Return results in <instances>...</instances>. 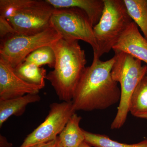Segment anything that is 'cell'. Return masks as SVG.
I'll list each match as a JSON object with an SVG mask.
<instances>
[{
	"label": "cell",
	"instance_id": "obj_1",
	"mask_svg": "<svg viewBox=\"0 0 147 147\" xmlns=\"http://www.w3.org/2000/svg\"><path fill=\"white\" fill-rule=\"evenodd\" d=\"M115 60V56L106 61L93 58L75 90L72 100L75 111L105 110L119 102L121 90L111 75Z\"/></svg>",
	"mask_w": 147,
	"mask_h": 147
},
{
	"label": "cell",
	"instance_id": "obj_2",
	"mask_svg": "<svg viewBox=\"0 0 147 147\" xmlns=\"http://www.w3.org/2000/svg\"><path fill=\"white\" fill-rule=\"evenodd\" d=\"M56 55L54 69L46 79L60 100L72 101L76 87L85 69L87 61L85 51L78 40L61 38L51 45Z\"/></svg>",
	"mask_w": 147,
	"mask_h": 147
},
{
	"label": "cell",
	"instance_id": "obj_3",
	"mask_svg": "<svg viewBox=\"0 0 147 147\" xmlns=\"http://www.w3.org/2000/svg\"><path fill=\"white\" fill-rule=\"evenodd\" d=\"M116 60L111 75L114 81L121 86V99L117 112L111 124V129L122 127L127 119L130 98L136 87L147 74V66L129 55L120 51H114Z\"/></svg>",
	"mask_w": 147,
	"mask_h": 147
},
{
	"label": "cell",
	"instance_id": "obj_4",
	"mask_svg": "<svg viewBox=\"0 0 147 147\" xmlns=\"http://www.w3.org/2000/svg\"><path fill=\"white\" fill-rule=\"evenodd\" d=\"M104 7L99 22L93 28L100 59L110 52L132 23L123 0H104Z\"/></svg>",
	"mask_w": 147,
	"mask_h": 147
},
{
	"label": "cell",
	"instance_id": "obj_5",
	"mask_svg": "<svg viewBox=\"0 0 147 147\" xmlns=\"http://www.w3.org/2000/svg\"><path fill=\"white\" fill-rule=\"evenodd\" d=\"M50 22L62 38L67 40H81L88 43L93 50L94 57L96 56L98 47L94 27L84 11L75 7L55 9Z\"/></svg>",
	"mask_w": 147,
	"mask_h": 147
},
{
	"label": "cell",
	"instance_id": "obj_6",
	"mask_svg": "<svg viewBox=\"0 0 147 147\" xmlns=\"http://www.w3.org/2000/svg\"><path fill=\"white\" fill-rule=\"evenodd\" d=\"M61 38L52 26L38 34L9 35L1 39L0 59L14 68L36 49L52 45Z\"/></svg>",
	"mask_w": 147,
	"mask_h": 147
},
{
	"label": "cell",
	"instance_id": "obj_7",
	"mask_svg": "<svg viewBox=\"0 0 147 147\" xmlns=\"http://www.w3.org/2000/svg\"><path fill=\"white\" fill-rule=\"evenodd\" d=\"M54 9L45 0H28L17 12L6 20L17 34H38L52 26L50 20Z\"/></svg>",
	"mask_w": 147,
	"mask_h": 147
},
{
	"label": "cell",
	"instance_id": "obj_8",
	"mask_svg": "<svg viewBox=\"0 0 147 147\" xmlns=\"http://www.w3.org/2000/svg\"><path fill=\"white\" fill-rule=\"evenodd\" d=\"M50 108L49 114L44 122L27 136L19 147H30L54 140L76 112L72 101L53 102Z\"/></svg>",
	"mask_w": 147,
	"mask_h": 147
},
{
	"label": "cell",
	"instance_id": "obj_9",
	"mask_svg": "<svg viewBox=\"0 0 147 147\" xmlns=\"http://www.w3.org/2000/svg\"><path fill=\"white\" fill-rule=\"evenodd\" d=\"M40 89L22 80L13 67L0 59V100L21 97L27 94H38Z\"/></svg>",
	"mask_w": 147,
	"mask_h": 147
},
{
	"label": "cell",
	"instance_id": "obj_10",
	"mask_svg": "<svg viewBox=\"0 0 147 147\" xmlns=\"http://www.w3.org/2000/svg\"><path fill=\"white\" fill-rule=\"evenodd\" d=\"M113 50L127 53L147 64V40L142 36L138 26L133 21L121 36Z\"/></svg>",
	"mask_w": 147,
	"mask_h": 147
},
{
	"label": "cell",
	"instance_id": "obj_11",
	"mask_svg": "<svg viewBox=\"0 0 147 147\" xmlns=\"http://www.w3.org/2000/svg\"><path fill=\"white\" fill-rule=\"evenodd\" d=\"M55 9L75 7L85 11L94 27L99 22L104 7V0H45Z\"/></svg>",
	"mask_w": 147,
	"mask_h": 147
},
{
	"label": "cell",
	"instance_id": "obj_12",
	"mask_svg": "<svg viewBox=\"0 0 147 147\" xmlns=\"http://www.w3.org/2000/svg\"><path fill=\"white\" fill-rule=\"evenodd\" d=\"M40 98L38 94H30L12 99L0 100V127L11 116L23 115L27 105L40 101Z\"/></svg>",
	"mask_w": 147,
	"mask_h": 147
},
{
	"label": "cell",
	"instance_id": "obj_13",
	"mask_svg": "<svg viewBox=\"0 0 147 147\" xmlns=\"http://www.w3.org/2000/svg\"><path fill=\"white\" fill-rule=\"evenodd\" d=\"M82 119L81 116L75 113L69 119L59 135L63 147H80L85 142L83 129L79 126Z\"/></svg>",
	"mask_w": 147,
	"mask_h": 147
},
{
	"label": "cell",
	"instance_id": "obj_14",
	"mask_svg": "<svg viewBox=\"0 0 147 147\" xmlns=\"http://www.w3.org/2000/svg\"><path fill=\"white\" fill-rule=\"evenodd\" d=\"M13 69L16 75L28 84L38 87L40 90L45 87L47 74L43 67L24 61Z\"/></svg>",
	"mask_w": 147,
	"mask_h": 147
},
{
	"label": "cell",
	"instance_id": "obj_15",
	"mask_svg": "<svg viewBox=\"0 0 147 147\" xmlns=\"http://www.w3.org/2000/svg\"><path fill=\"white\" fill-rule=\"evenodd\" d=\"M129 113L139 118L147 119V74L139 82L131 95Z\"/></svg>",
	"mask_w": 147,
	"mask_h": 147
},
{
	"label": "cell",
	"instance_id": "obj_16",
	"mask_svg": "<svg viewBox=\"0 0 147 147\" xmlns=\"http://www.w3.org/2000/svg\"><path fill=\"white\" fill-rule=\"evenodd\" d=\"M129 15L147 40V0H123Z\"/></svg>",
	"mask_w": 147,
	"mask_h": 147
},
{
	"label": "cell",
	"instance_id": "obj_17",
	"mask_svg": "<svg viewBox=\"0 0 147 147\" xmlns=\"http://www.w3.org/2000/svg\"><path fill=\"white\" fill-rule=\"evenodd\" d=\"M85 137V142L94 147H147V139L137 144L121 143L110 139L104 134H94L83 129Z\"/></svg>",
	"mask_w": 147,
	"mask_h": 147
},
{
	"label": "cell",
	"instance_id": "obj_18",
	"mask_svg": "<svg viewBox=\"0 0 147 147\" xmlns=\"http://www.w3.org/2000/svg\"><path fill=\"white\" fill-rule=\"evenodd\" d=\"M24 61L34 64L39 67L47 65L50 68H54L56 63V55L51 45H45L32 52Z\"/></svg>",
	"mask_w": 147,
	"mask_h": 147
},
{
	"label": "cell",
	"instance_id": "obj_19",
	"mask_svg": "<svg viewBox=\"0 0 147 147\" xmlns=\"http://www.w3.org/2000/svg\"><path fill=\"white\" fill-rule=\"evenodd\" d=\"M16 34L7 20L5 18L0 17V38L2 39L7 36Z\"/></svg>",
	"mask_w": 147,
	"mask_h": 147
},
{
	"label": "cell",
	"instance_id": "obj_20",
	"mask_svg": "<svg viewBox=\"0 0 147 147\" xmlns=\"http://www.w3.org/2000/svg\"><path fill=\"white\" fill-rule=\"evenodd\" d=\"M30 147H63L59 136L53 141L38 144Z\"/></svg>",
	"mask_w": 147,
	"mask_h": 147
},
{
	"label": "cell",
	"instance_id": "obj_21",
	"mask_svg": "<svg viewBox=\"0 0 147 147\" xmlns=\"http://www.w3.org/2000/svg\"><path fill=\"white\" fill-rule=\"evenodd\" d=\"M12 146L13 144L9 142L5 137L0 135V147H12Z\"/></svg>",
	"mask_w": 147,
	"mask_h": 147
},
{
	"label": "cell",
	"instance_id": "obj_22",
	"mask_svg": "<svg viewBox=\"0 0 147 147\" xmlns=\"http://www.w3.org/2000/svg\"><path fill=\"white\" fill-rule=\"evenodd\" d=\"M80 147H92L91 146H90L88 144H87L86 142H84L82 143V145L80 146Z\"/></svg>",
	"mask_w": 147,
	"mask_h": 147
},
{
	"label": "cell",
	"instance_id": "obj_23",
	"mask_svg": "<svg viewBox=\"0 0 147 147\" xmlns=\"http://www.w3.org/2000/svg\"></svg>",
	"mask_w": 147,
	"mask_h": 147
}]
</instances>
